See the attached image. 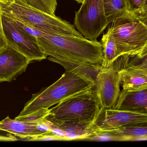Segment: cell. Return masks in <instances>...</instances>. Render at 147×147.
Returning <instances> with one entry per match:
<instances>
[{"mask_svg": "<svg viewBox=\"0 0 147 147\" xmlns=\"http://www.w3.org/2000/svg\"><path fill=\"white\" fill-rule=\"evenodd\" d=\"M29 33L36 38L42 51L50 57L102 65V46L97 41L83 37L47 33L31 27Z\"/></svg>", "mask_w": 147, "mask_h": 147, "instance_id": "6da1fadb", "label": "cell"}, {"mask_svg": "<svg viewBox=\"0 0 147 147\" xmlns=\"http://www.w3.org/2000/svg\"><path fill=\"white\" fill-rule=\"evenodd\" d=\"M94 84L73 72L66 71L54 83L33 94L18 117L42 108L49 109L63 100L93 88Z\"/></svg>", "mask_w": 147, "mask_h": 147, "instance_id": "7a4b0ae2", "label": "cell"}, {"mask_svg": "<svg viewBox=\"0 0 147 147\" xmlns=\"http://www.w3.org/2000/svg\"><path fill=\"white\" fill-rule=\"evenodd\" d=\"M2 15L20 20L31 26L47 33L83 37L74 25L55 15L35 8L21 0H13L1 5Z\"/></svg>", "mask_w": 147, "mask_h": 147, "instance_id": "3957f363", "label": "cell"}, {"mask_svg": "<svg viewBox=\"0 0 147 147\" xmlns=\"http://www.w3.org/2000/svg\"><path fill=\"white\" fill-rule=\"evenodd\" d=\"M101 108L93 87L65 99L50 109L46 119L52 122L94 123Z\"/></svg>", "mask_w": 147, "mask_h": 147, "instance_id": "277c9868", "label": "cell"}, {"mask_svg": "<svg viewBox=\"0 0 147 147\" xmlns=\"http://www.w3.org/2000/svg\"><path fill=\"white\" fill-rule=\"evenodd\" d=\"M108 32L123 55L137 56L147 41V27L136 19L118 18L111 23Z\"/></svg>", "mask_w": 147, "mask_h": 147, "instance_id": "5b68a950", "label": "cell"}, {"mask_svg": "<svg viewBox=\"0 0 147 147\" xmlns=\"http://www.w3.org/2000/svg\"><path fill=\"white\" fill-rule=\"evenodd\" d=\"M130 57L129 55H122L109 67H102L93 87L101 108H111L115 107L121 91L119 71L129 64Z\"/></svg>", "mask_w": 147, "mask_h": 147, "instance_id": "8992f818", "label": "cell"}, {"mask_svg": "<svg viewBox=\"0 0 147 147\" xmlns=\"http://www.w3.org/2000/svg\"><path fill=\"white\" fill-rule=\"evenodd\" d=\"M110 24L105 16L104 0H84L75 13L74 26L86 39H97Z\"/></svg>", "mask_w": 147, "mask_h": 147, "instance_id": "52a82bcc", "label": "cell"}, {"mask_svg": "<svg viewBox=\"0 0 147 147\" xmlns=\"http://www.w3.org/2000/svg\"><path fill=\"white\" fill-rule=\"evenodd\" d=\"M2 23L8 45L30 60L41 61L47 56L42 51L36 38L20 28L2 15Z\"/></svg>", "mask_w": 147, "mask_h": 147, "instance_id": "ba28073f", "label": "cell"}, {"mask_svg": "<svg viewBox=\"0 0 147 147\" xmlns=\"http://www.w3.org/2000/svg\"><path fill=\"white\" fill-rule=\"evenodd\" d=\"M147 122V114L114 108H101L94 123L97 136L103 131Z\"/></svg>", "mask_w": 147, "mask_h": 147, "instance_id": "9c48e42d", "label": "cell"}, {"mask_svg": "<svg viewBox=\"0 0 147 147\" xmlns=\"http://www.w3.org/2000/svg\"><path fill=\"white\" fill-rule=\"evenodd\" d=\"M30 62L26 56L8 45L0 53V82L14 80L26 71Z\"/></svg>", "mask_w": 147, "mask_h": 147, "instance_id": "30bf717a", "label": "cell"}, {"mask_svg": "<svg viewBox=\"0 0 147 147\" xmlns=\"http://www.w3.org/2000/svg\"><path fill=\"white\" fill-rule=\"evenodd\" d=\"M123 89L137 91L147 89V57L137 64L129 63L119 71Z\"/></svg>", "mask_w": 147, "mask_h": 147, "instance_id": "8fae6325", "label": "cell"}, {"mask_svg": "<svg viewBox=\"0 0 147 147\" xmlns=\"http://www.w3.org/2000/svg\"><path fill=\"white\" fill-rule=\"evenodd\" d=\"M38 123L11 119L8 116L0 121V131L7 132L28 141H37L41 136L51 135L40 131L37 127Z\"/></svg>", "mask_w": 147, "mask_h": 147, "instance_id": "7c38bea8", "label": "cell"}, {"mask_svg": "<svg viewBox=\"0 0 147 147\" xmlns=\"http://www.w3.org/2000/svg\"><path fill=\"white\" fill-rule=\"evenodd\" d=\"M102 135L119 141L147 140V122L103 131L98 136Z\"/></svg>", "mask_w": 147, "mask_h": 147, "instance_id": "4fadbf2b", "label": "cell"}, {"mask_svg": "<svg viewBox=\"0 0 147 147\" xmlns=\"http://www.w3.org/2000/svg\"><path fill=\"white\" fill-rule=\"evenodd\" d=\"M51 122L64 131L67 141L92 139L97 136V131L94 126V123L70 121Z\"/></svg>", "mask_w": 147, "mask_h": 147, "instance_id": "5bb4252c", "label": "cell"}, {"mask_svg": "<svg viewBox=\"0 0 147 147\" xmlns=\"http://www.w3.org/2000/svg\"><path fill=\"white\" fill-rule=\"evenodd\" d=\"M48 59L61 65L66 71L73 72L93 84H95L97 76L102 69L101 65L84 62L72 61L50 56Z\"/></svg>", "mask_w": 147, "mask_h": 147, "instance_id": "9a60e30c", "label": "cell"}, {"mask_svg": "<svg viewBox=\"0 0 147 147\" xmlns=\"http://www.w3.org/2000/svg\"><path fill=\"white\" fill-rule=\"evenodd\" d=\"M114 108L147 114V89L137 91H121Z\"/></svg>", "mask_w": 147, "mask_h": 147, "instance_id": "2e32d148", "label": "cell"}, {"mask_svg": "<svg viewBox=\"0 0 147 147\" xmlns=\"http://www.w3.org/2000/svg\"><path fill=\"white\" fill-rule=\"evenodd\" d=\"M103 60L102 68H108L118 58L123 55L115 41L107 31L101 40Z\"/></svg>", "mask_w": 147, "mask_h": 147, "instance_id": "e0dca14e", "label": "cell"}, {"mask_svg": "<svg viewBox=\"0 0 147 147\" xmlns=\"http://www.w3.org/2000/svg\"><path fill=\"white\" fill-rule=\"evenodd\" d=\"M104 5L105 16L110 23L118 18L137 19L127 9L123 0H104Z\"/></svg>", "mask_w": 147, "mask_h": 147, "instance_id": "ac0fdd59", "label": "cell"}, {"mask_svg": "<svg viewBox=\"0 0 147 147\" xmlns=\"http://www.w3.org/2000/svg\"><path fill=\"white\" fill-rule=\"evenodd\" d=\"M28 5L51 15H55L57 0H21Z\"/></svg>", "mask_w": 147, "mask_h": 147, "instance_id": "d6986e66", "label": "cell"}, {"mask_svg": "<svg viewBox=\"0 0 147 147\" xmlns=\"http://www.w3.org/2000/svg\"><path fill=\"white\" fill-rule=\"evenodd\" d=\"M50 112V109L42 108L27 115L20 117H17L15 119L28 122H40L45 120L46 118L49 115Z\"/></svg>", "mask_w": 147, "mask_h": 147, "instance_id": "ffe728a7", "label": "cell"}, {"mask_svg": "<svg viewBox=\"0 0 147 147\" xmlns=\"http://www.w3.org/2000/svg\"><path fill=\"white\" fill-rule=\"evenodd\" d=\"M127 9L134 16L137 18L143 13L145 0H123Z\"/></svg>", "mask_w": 147, "mask_h": 147, "instance_id": "44dd1931", "label": "cell"}, {"mask_svg": "<svg viewBox=\"0 0 147 147\" xmlns=\"http://www.w3.org/2000/svg\"><path fill=\"white\" fill-rule=\"evenodd\" d=\"M2 10L0 4V53L2 52L8 46L7 41L3 30L2 23Z\"/></svg>", "mask_w": 147, "mask_h": 147, "instance_id": "7402d4cb", "label": "cell"}, {"mask_svg": "<svg viewBox=\"0 0 147 147\" xmlns=\"http://www.w3.org/2000/svg\"><path fill=\"white\" fill-rule=\"evenodd\" d=\"M136 56L138 58L140 59H143L144 58L147 57V41L140 52Z\"/></svg>", "mask_w": 147, "mask_h": 147, "instance_id": "603a6c76", "label": "cell"}, {"mask_svg": "<svg viewBox=\"0 0 147 147\" xmlns=\"http://www.w3.org/2000/svg\"><path fill=\"white\" fill-rule=\"evenodd\" d=\"M137 19L147 27V15L140 16L137 17Z\"/></svg>", "mask_w": 147, "mask_h": 147, "instance_id": "cb8c5ba5", "label": "cell"}, {"mask_svg": "<svg viewBox=\"0 0 147 147\" xmlns=\"http://www.w3.org/2000/svg\"><path fill=\"white\" fill-rule=\"evenodd\" d=\"M147 15V0H145L144 7H143V13L142 15Z\"/></svg>", "mask_w": 147, "mask_h": 147, "instance_id": "d4e9b609", "label": "cell"}, {"mask_svg": "<svg viewBox=\"0 0 147 147\" xmlns=\"http://www.w3.org/2000/svg\"><path fill=\"white\" fill-rule=\"evenodd\" d=\"M13 0H0V4L1 5H6Z\"/></svg>", "mask_w": 147, "mask_h": 147, "instance_id": "484cf974", "label": "cell"}, {"mask_svg": "<svg viewBox=\"0 0 147 147\" xmlns=\"http://www.w3.org/2000/svg\"><path fill=\"white\" fill-rule=\"evenodd\" d=\"M74 1L78 2V3H82V2H83V1H84V0H74Z\"/></svg>", "mask_w": 147, "mask_h": 147, "instance_id": "4316f807", "label": "cell"}]
</instances>
